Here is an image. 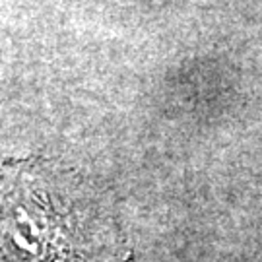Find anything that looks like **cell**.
I'll return each mask as SVG.
<instances>
[{
    "label": "cell",
    "mask_w": 262,
    "mask_h": 262,
    "mask_svg": "<svg viewBox=\"0 0 262 262\" xmlns=\"http://www.w3.org/2000/svg\"><path fill=\"white\" fill-rule=\"evenodd\" d=\"M60 183L43 163L0 173V262H60L72 247V220Z\"/></svg>",
    "instance_id": "1"
}]
</instances>
